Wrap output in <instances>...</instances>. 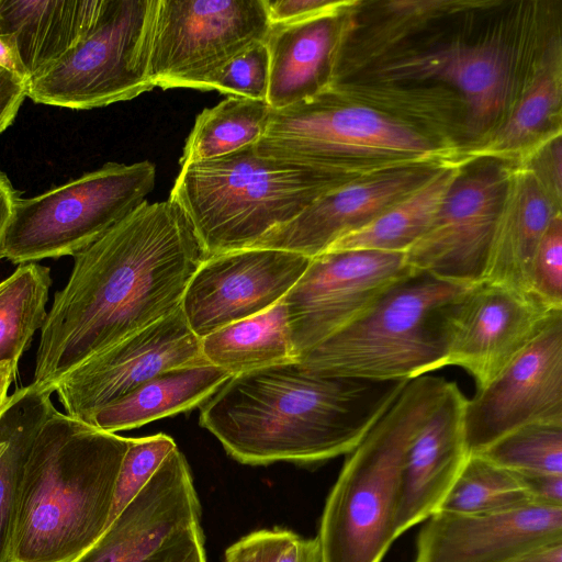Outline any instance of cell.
Returning <instances> with one entry per match:
<instances>
[{"mask_svg": "<svg viewBox=\"0 0 562 562\" xmlns=\"http://www.w3.org/2000/svg\"><path fill=\"white\" fill-rule=\"evenodd\" d=\"M205 258L179 206L143 203L74 256L41 328L31 385L55 392L75 368L178 310Z\"/></svg>", "mask_w": 562, "mask_h": 562, "instance_id": "1", "label": "cell"}, {"mask_svg": "<svg viewBox=\"0 0 562 562\" xmlns=\"http://www.w3.org/2000/svg\"><path fill=\"white\" fill-rule=\"evenodd\" d=\"M407 381L326 376L285 362L228 379L200 406V425L244 464L324 462L352 451Z\"/></svg>", "mask_w": 562, "mask_h": 562, "instance_id": "2", "label": "cell"}, {"mask_svg": "<svg viewBox=\"0 0 562 562\" xmlns=\"http://www.w3.org/2000/svg\"><path fill=\"white\" fill-rule=\"evenodd\" d=\"M130 438L57 409L21 482L9 562H71L104 532Z\"/></svg>", "mask_w": 562, "mask_h": 562, "instance_id": "3", "label": "cell"}, {"mask_svg": "<svg viewBox=\"0 0 562 562\" xmlns=\"http://www.w3.org/2000/svg\"><path fill=\"white\" fill-rule=\"evenodd\" d=\"M449 381L425 374L395 401L348 453L321 519V562H381L398 538L396 515L407 449Z\"/></svg>", "mask_w": 562, "mask_h": 562, "instance_id": "4", "label": "cell"}, {"mask_svg": "<svg viewBox=\"0 0 562 562\" xmlns=\"http://www.w3.org/2000/svg\"><path fill=\"white\" fill-rule=\"evenodd\" d=\"M347 180L260 156L254 144L182 165L169 201L183 212L207 258L251 247Z\"/></svg>", "mask_w": 562, "mask_h": 562, "instance_id": "5", "label": "cell"}, {"mask_svg": "<svg viewBox=\"0 0 562 562\" xmlns=\"http://www.w3.org/2000/svg\"><path fill=\"white\" fill-rule=\"evenodd\" d=\"M471 285L415 271L296 361L326 376L411 380L447 366L448 315Z\"/></svg>", "mask_w": 562, "mask_h": 562, "instance_id": "6", "label": "cell"}, {"mask_svg": "<svg viewBox=\"0 0 562 562\" xmlns=\"http://www.w3.org/2000/svg\"><path fill=\"white\" fill-rule=\"evenodd\" d=\"M270 157L348 178L356 167L424 164L435 148L424 135L373 109L346 104L325 90L272 110L255 144Z\"/></svg>", "mask_w": 562, "mask_h": 562, "instance_id": "7", "label": "cell"}, {"mask_svg": "<svg viewBox=\"0 0 562 562\" xmlns=\"http://www.w3.org/2000/svg\"><path fill=\"white\" fill-rule=\"evenodd\" d=\"M156 167L106 162L38 195L16 202L2 245L14 265L75 256L146 202Z\"/></svg>", "mask_w": 562, "mask_h": 562, "instance_id": "8", "label": "cell"}, {"mask_svg": "<svg viewBox=\"0 0 562 562\" xmlns=\"http://www.w3.org/2000/svg\"><path fill=\"white\" fill-rule=\"evenodd\" d=\"M157 0H104L89 33L29 80L35 103L90 110L151 90L148 60Z\"/></svg>", "mask_w": 562, "mask_h": 562, "instance_id": "9", "label": "cell"}, {"mask_svg": "<svg viewBox=\"0 0 562 562\" xmlns=\"http://www.w3.org/2000/svg\"><path fill=\"white\" fill-rule=\"evenodd\" d=\"M271 24L263 0H157L148 77L153 87L213 90L223 68Z\"/></svg>", "mask_w": 562, "mask_h": 562, "instance_id": "10", "label": "cell"}, {"mask_svg": "<svg viewBox=\"0 0 562 562\" xmlns=\"http://www.w3.org/2000/svg\"><path fill=\"white\" fill-rule=\"evenodd\" d=\"M415 271L400 252L327 250L311 258L282 299L296 359L358 319Z\"/></svg>", "mask_w": 562, "mask_h": 562, "instance_id": "11", "label": "cell"}, {"mask_svg": "<svg viewBox=\"0 0 562 562\" xmlns=\"http://www.w3.org/2000/svg\"><path fill=\"white\" fill-rule=\"evenodd\" d=\"M509 181L494 164L460 170L427 231L404 254L406 262L453 283L483 281Z\"/></svg>", "mask_w": 562, "mask_h": 562, "instance_id": "12", "label": "cell"}, {"mask_svg": "<svg viewBox=\"0 0 562 562\" xmlns=\"http://www.w3.org/2000/svg\"><path fill=\"white\" fill-rule=\"evenodd\" d=\"M562 310L535 294L481 281L468 288L448 315L447 366L485 386L549 326Z\"/></svg>", "mask_w": 562, "mask_h": 562, "instance_id": "13", "label": "cell"}, {"mask_svg": "<svg viewBox=\"0 0 562 562\" xmlns=\"http://www.w3.org/2000/svg\"><path fill=\"white\" fill-rule=\"evenodd\" d=\"M202 361L201 339L179 307L91 357L54 390L65 414L89 423L95 412L151 378Z\"/></svg>", "mask_w": 562, "mask_h": 562, "instance_id": "14", "label": "cell"}, {"mask_svg": "<svg viewBox=\"0 0 562 562\" xmlns=\"http://www.w3.org/2000/svg\"><path fill=\"white\" fill-rule=\"evenodd\" d=\"M533 423L562 424V315L475 395L465 400L469 454Z\"/></svg>", "mask_w": 562, "mask_h": 562, "instance_id": "15", "label": "cell"}, {"mask_svg": "<svg viewBox=\"0 0 562 562\" xmlns=\"http://www.w3.org/2000/svg\"><path fill=\"white\" fill-rule=\"evenodd\" d=\"M310 261L297 252L258 247L207 257L186 288L181 312L201 339L276 305Z\"/></svg>", "mask_w": 562, "mask_h": 562, "instance_id": "16", "label": "cell"}, {"mask_svg": "<svg viewBox=\"0 0 562 562\" xmlns=\"http://www.w3.org/2000/svg\"><path fill=\"white\" fill-rule=\"evenodd\" d=\"M439 168L415 164L349 179L318 196L290 222L268 232L251 247L282 249L313 258L411 194Z\"/></svg>", "mask_w": 562, "mask_h": 562, "instance_id": "17", "label": "cell"}, {"mask_svg": "<svg viewBox=\"0 0 562 562\" xmlns=\"http://www.w3.org/2000/svg\"><path fill=\"white\" fill-rule=\"evenodd\" d=\"M201 507L187 459L177 447L101 537L71 562H144L200 525Z\"/></svg>", "mask_w": 562, "mask_h": 562, "instance_id": "18", "label": "cell"}, {"mask_svg": "<svg viewBox=\"0 0 562 562\" xmlns=\"http://www.w3.org/2000/svg\"><path fill=\"white\" fill-rule=\"evenodd\" d=\"M555 539H562V506L532 503L482 515L437 510L418 535L415 562H508Z\"/></svg>", "mask_w": 562, "mask_h": 562, "instance_id": "19", "label": "cell"}, {"mask_svg": "<svg viewBox=\"0 0 562 562\" xmlns=\"http://www.w3.org/2000/svg\"><path fill=\"white\" fill-rule=\"evenodd\" d=\"M465 400L459 386L449 382L407 449L396 515L397 537L439 509L470 456L463 430Z\"/></svg>", "mask_w": 562, "mask_h": 562, "instance_id": "20", "label": "cell"}, {"mask_svg": "<svg viewBox=\"0 0 562 562\" xmlns=\"http://www.w3.org/2000/svg\"><path fill=\"white\" fill-rule=\"evenodd\" d=\"M383 72L396 80L450 83L467 101L473 131L486 128L498 117L510 91L507 54L492 44L451 45L415 54L389 64Z\"/></svg>", "mask_w": 562, "mask_h": 562, "instance_id": "21", "label": "cell"}, {"mask_svg": "<svg viewBox=\"0 0 562 562\" xmlns=\"http://www.w3.org/2000/svg\"><path fill=\"white\" fill-rule=\"evenodd\" d=\"M341 12L271 25L265 43L270 61L266 102L272 110L308 100L326 90Z\"/></svg>", "mask_w": 562, "mask_h": 562, "instance_id": "22", "label": "cell"}, {"mask_svg": "<svg viewBox=\"0 0 562 562\" xmlns=\"http://www.w3.org/2000/svg\"><path fill=\"white\" fill-rule=\"evenodd\" d=\"M540 177L527 170L510 179L493 238L485 281L533 294L530 269L536 248L553 217V202Z\"/></svg>", "mask_w": 562, "mask_h": 562, "instance_id": "23", "label": "cell"}, {"mask_svg": "<svg viewBox=\"0 0 562 562\" xmlns=\"http://www.w3.org/2000/svg\"><path fill=\"white\" fill-rule=\"evenodd\" d=\"M103 5L104 0H0V33L14 37L31 79L89 33Z\"/></svg>", "mask_w": 562, "mask_h": 562, "instance_id": "24", "label": "cell"}, {"mask_svg": "<svg viewBox=\"0 0 562 562\" xmlns=\"http://www.w3.org/2000/svg\"><path fill=\"white\" fill-rule=\"evenodd\" d=\"M232 375L206 361L167 370L95 412L89 424L113 432L201 406Z\"/></svg>", "mask_w": 562, "mask_h": 562, "instance_id": "25", "label": "cell"}, {"mask_svg": "<svg viewBox=\"0 0 562 562\" xmlns=\"http://www.w3.org/2000/svg\"><path fill=\"white\" fill-rule=\"evenodd\" d=\"M54 391L31 384L15 390L0 419V562H9L14 516L33 442L56 411Z\"/></svg>", "mask_w": 562, "mask_h": 562, "instance_id": "26", "label": "cell"}, {"mask_svg": "<svg viewBox=\"0 0 562 562\" xmlns=\"http://www.w3.org/2000/svg\"><path fill=\"white\" fill-rule=\"evenodd\" d=\"M203 359L232 376L296 361L282 300L201 338Z\"/></svg>", "mask_w": 562, "mask_h": 562, "instance_id": "27", "label": "cell"}, {"mask_svg": "<svg viewBox=\"0 0 562 562\" xmlns=\"http://www.w3.org/2000/svg\"><path fill=\"white\" fill-rule=\"evenodd\" d=\"M459 172L457 167H440L418 189L367 225L337 239L325 251L373 250L405 254L431 224Z\"/></svg>", "mask_w": 562, "mask_h": 562, "instance_id": "28", "label": "cell"}, {"mask_svg": "<svg viewBox=\"0 0 562 562\" xmlns=\"http://www.w3.org/2000/svg\"><path fill=\"white\" fill-rule=\"evenodd\" d=\"M52 285L48 267L20 265L0 282V369L15 376L19 360L47 316Z\"/></svg>", "mask_w": 562, "mask_h": 562, "instance_id": "29", "label": "cell"}, {"mask_svg": "<svg viewBox=\"0 0 562 562\" xmlns=\"http://www.w3.org/2000/svg\"><path fill=\"white\" fill-rule=\"evenodd\" d=\"M270 114L266 101L232 95L204 109L195 119L179 162L209 160L256 144L267 130Z\"/></svg>", "mask_w": 562, "mask_h": 562, "instance_id": "30", "label": "cell"}, {"mask_svg": "<svg viewBox=\"0 0 562 562\" xmlns=\"http://www.w3.org/2000/svg\"><path fill=\"white\" fill-rule=\"evenodd\" d=\"M532 504L518 476L481 454L469 456L438 510L482 515Z\"/></svg>", "mask_w": 562, "mask_h": 562, "instance_id": "31", "label": "cell"}, {"mask_svg": "<svg viewBox=\"0 0 562 562\" xmlns=\"http://www.w3.org/2000/svg\"><path fill=\"white\" fill-rule=\"evenodd\" d=\"M479 454L515 473L562 474V424L522 426Z\"/></svg>", "mask_w": 562, "mask_h": 562, "instance_id": "32", "label": "cell"}, {"mask_svg": "<svg viewBox=\"0 0 562 562\" xmlns=\"http://www.w3.org/2000/svg\"><path fill=\"white\" fill-rule=\"evenodd\" d=\"M559 102V88L554 77L541 72L530 85L508 120L494 134L485 150L503 153L527 144L540 132Z\"/></svg>", "mask_w": 562, "mask_h": 562, "instance_id": "33", "label": "cell"}, {"mask_svg": "<svg viewBox=\"0 0 562 562\" xmlns=\"http://www.w3.org/2000/svg\"><path fill=\"white\" fill-rule=\"evenodd\" d=\"M175 448L177 445L173 438L162 432L130 438L119 471L106 528L145 487Z\"/></svg>", "mask_w": 562, "mask_h": 562, "instance_id": "34", "label": "cell"}, {"mask_svg": "<svg viewBox=\"0 0 562 562\" xmlns=\"http://www.w3.org/2000/svg\"><path fill=\"white\" fill-rule=\"evenodd\" d=\"M269 66L266 43H255L223 68L214 80L213 90L232 97L266 101Z\"/></svg>", "mask_w": 562, "mask_h": 562, "instance_id": "35", "label": "cell"}, {"mask_svg": "<svg viewBox=\"0 0 562 562\" xmlns=\"http://www.w3.org/2000/svg\"><path fill=\"white\" fill-rule=\"evenodd\" d=\"M531 292L548 306L562 310V218L558 213L541 237L530 269Z\"/></svg>", "mask_w": 562, "mask_h": 562, "instance_id": "36", "label": "cell"}, {"mask_svg": "<svg viewBox=\"0 0 562 562\" xmlns=\"http://www.w3.org/2000/svg\"><path fill=\"white\" fill-rule=\"evenodd\" d=\"M299 536L286 529H262L240 538L225 552L224 562H277Z\"/></svg>", "mask_w": 562, "mask_h": 562, "instance_id": "37", "label": "cell"}, {"mask_svg": "<svg viewBox=\"0 0 562 562\" xmlns=\"http://www.w3.org/2000/svg\"><path fill=\"white\" fill-rule=\"evenodd\" d=\"M271 25L292 24L344 11L349 2L330 0H263Z\"/></svg>", "mask_w": 562, "mask_h": 562, "instance_id": "38", "label": "cell"}, {"mask_svg": "<svg viewBox=\"0 0 562 562\" xmlns=\"http://www.w3.org/2000/svg\"><path fill=\"white\" fill-rule=\"evenodd\" d=\"M144 562H206L201 526L178 535Z\"/></svg>", "mask_w": 562, "mask_h": 562, "instance_id": "39", "label": "cell"}, {"mask_svg": "<svg viewBox=\"0 0 562 562\" xmlns=\"http://www.w3.org/2000/svg\"><path fill=\"white\" fill-rule=\"evenodd\" d=\"M29 80L0 67V134L14 121L27 98Z\"/></svg>", "mask_w": 562, "mask_h": 562, "instance_id": "40", "label": "cell"}, {"mask_svg": "<svg viewBox=\"0 0 562 562\" xmlns=\"http://www.w3.org/2000/svg\"><path fill=\"white\" fill-rule=\"evenodd\" d=\"M515 473V472H514ZM532 503L562 506V474L515 473Z\"/></svg>", "mask_w": 562, "mask_h": 562, "instance_id": "41", "label": "cell"}, {"mask_svg": "<svg viewBox=\"0 0 562 562\" xmlns=\"http://www.w3.org/2000/svg\"><path fill=\"white\" fill-rule=\"evenodd\" d=\"M277 562H321L318 538H301L300 536L279 555Z\"/></svg>", "mask_w": 562, "mask_h": 562, "instance_id": "42", "label": "cell"}, {"mask_svg": "<svg viewBox=\"0 0 562 562\" xmlns=\"http://www.w3.org/2000/svg\"><path fill=\"white\" fill-rule=\"evenodd\" d=\"M19 199V192L14 189L10 179L4 172L0 171V259L2 258L5 232Z\"/></svg>", "mask_w": 562, "mask_h": 562, "instance_id": "43", "label": "cell"}, {"mask_svg": "<svg viewBox=\"0 0 562 562\" xmlns=\"http://www.w3.org/2000/svg\"><path fill=\"white\" fill-rule=\"evenodd\" d=\"M508 562H562V539L530 547Z\"/></svg>", "mask_w": 562, "mask_h": 562, "instance_id": "44", "label": "cell"}, {"mask_svg": "<svg viewBox=\"0 0 562 562\" xmlns=\"http://www.w3.org/2000/svg\"><path fill=\"white\" fill-rule=\"evenodd\" d=\"M0 67L29 80V74L21 60L14 37L0 33Z\"/></svg>", "mask_w": 562, "mask_h": 562, "instance_id": "45", "label": "cell"}, {"mask_svg": "<svg viewBox=\"0 0 562 562\" xmlns=\"http://www.w3.org/2000/svg\"><path fill=\"white\" fill-rule=\"evenodd\" d=\"M546 166L548 180L551 183V191L555 194L557 200L561 199V140L558 137L546 151Z\"/></svg>", "mask_w": 562, "mask_h": 562, "instance_id": "46", "label": "cell"}, {"mask_svg": "<svg viewBox=\"0 0 562 562\" xmlns=\"http://www.w3.org/2000/svg\"><path fill=\"white\" fill-rule=\"evenodd\" d=\"M15 376L8 369H0V419L9 403V386Z\"/></svg>", "mask_w": 562, "mask_h": 562, "instance_id": "47", "label": "cell"}]
</instances>
